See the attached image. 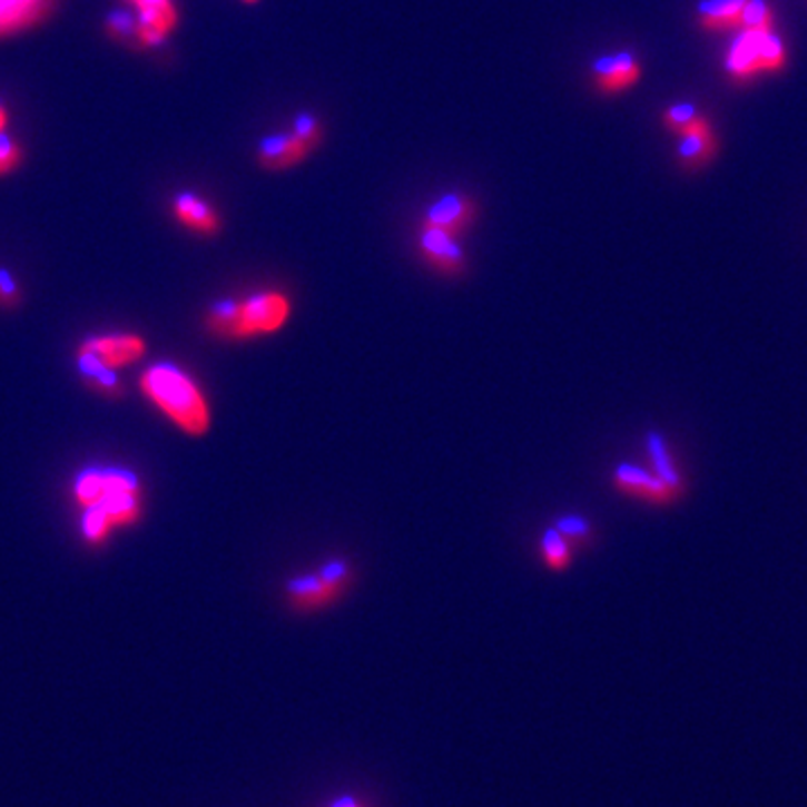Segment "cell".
<instances>
[{
    "mask_svg": "<svg viewBox=\"0 0 807 807\" xmlns=\"http://www.w3.org/2000/svg\"><path fill=\"white\" fill-rule=\"evenodd\" d=\"M126 3L137 21V48H159L180 28V8L176 0H126Z\"/></svg>",
    "mask_w": 807,
    "mask_h": 807,
    "instance_id": "ba28073f",
    "label": "cell"
},
{
    "mask_svg": "<svg viewBox=\"0 0 807 807\" xmlns=\"http://www.w3.org/2000/svg\"><path fill=\"white\" fill-rule=\"evenodd\" d=\"M171 214L178 225L187 232L214 238L223 232V216L220 211L200 194L180 191L171 200Z\"/></svg>",
    "mask_w": 807,
    "mask_h": 807,
    "instance_id": "7c38bea8",
    "label": "cell"
},
{
    "mask_svg": "<svg viewBox=\"0 0 807 807\" xmlns=\"http://www.w3.org/2000/svg\"><path fill=\"white\" fill-rule=\"evenodd\" d=\"M106 32L110 39L121 41V43H135V35H137V21L132 12L126 10H117L110 12L106 19Z\"/></svg>",
    "mask_w": 807,
    "mask_h": 807,
    "instance_id": "603a6c76",
    "label": "cell"
},
{
    "mask_svg": "<svg viewBox=\"0 0 807 807\" xmlns=\"http://www.w3.org/2000/svg\"><path fill=\"white\" fill-rule=\"evenodd\" d=\"M292 316V298L283 289H258L238 298L232 342H254L276 335Z\"/></svg>",
    "mask_w": 807,
    "mask_h": 807,
    "instance_id": "5b68a950",
    "label": "cell"
},
{
    "mask_svg": "<svg viewBox=\"0 0 807 807\" xmlns=\"http://www.w3.org/2000/svg\"><path fill=\"white\" fill-rule=\"evenodd\" d=\"M52 0H0V39L35 28L48 12Z\"/></svg>",
    "mask_w": 807,
    "mask_h": 807,
    "instance_id": "9a60e30c",
    "label": "cell"
},
{
    "mask_svg": "<svg viewBox=\"0 0 807 807\" xmlns=\"http://www.w3.org/2000/svg\"><path fill=\"white\" fill-rule=\"evenodd\" d=\"M641 79V63L630 50L603 55L592 63V83L606 97L630 90Z\"/></svg>",
    "mask_w": 807,
    "mask_h": 807,
    "instance_id": "8fae6325",
    "label": "cell"
},
{
    "mask_svg": "<svg viewBox=\"0 0 807 807\" xmlns=\"http://www.w3.org/2000/svg\"><path fill=\"white\" fill-rule=\"evenodd\" d=\"M541 561L550 572H565L570 570L577 550L563 539V534L552 525L539 539Z\"/></svg>",
    "mask_w": 807,
    "mask_h": 807,
    "instance_id": "ac0fdd59",
    "label": "cell"
},
{
    "mask_svg": "<svg viewBox=\"0 0 807 807\" xmlns=\"http://www.w3.org/2000/svg\"><path fill=\"white\" fill-rule=\"evenodd\" d=\"M331 807H362V805H360V800H357V798H353V796H342V798H337Z\"/></svg>",
    "mask_w": 807,
    "mask_h": 807,
    "instance_id": "83f0119b",
    "label": "cell"
},
{
    "mask_svg": "<svg viewBox=\"0 0 807 807\" xmlns=\"http://www.w3.org/2000/svg\"><path fill=\"white\" fill-rule=\"evenodd\" d=\"M141 395L176 429L191 437L211 431V404L200 384L178 364L159 362L139 377Z\"/></svg>",
    "mask_w": 807,
    "mask_h": 807,
    "instance_id": "7a4b0ae2",
    "label": "cell"
},
{
    "mask_svg": "<svg viewBox=\"0 0 807 807\" xmlns=\"http://www.w3.org/2000/svg\"><path fill=\"white\" fill-rule=\"evenodd\" d=\"M21 298L19 281L8 269H0V307H14Z\"/></svg>",
    "mask_w": 807,
    "mask_h": 807,
    "instance_id": "484cf974",
    "label": "cell"
},
{
    "mask_svg": "<svg viewBox=\"0 0 807 807\" xmlns=\"http://www.w3.org/2000/svg\"><path fill=\"white\" fill-rule=\"evenodd\" d=\"M417 254L429 269L444 278L464 276L469 269V256L460 245V238L435 232L422 229L417 234Z\"/></svg>",
    "mask_w": 807,
    "mask_h": 807,
    "instance_id": "30bf717a",
    "label": "cell"
},
{
    "mask_svg": "<svg viewBox=\"0 0 807 807\" xmlns=\"http://www.w3.org/2000/svg\"><path fill=\"white\" fill-rule=\"evenodd\" d=\"M610 480L619 494L658 508L673 505L682 496V492L671 488L651 466H641L634 462H619Z\"/></svg>",
    "mask_w": 807,
    "mask_h": 807,
    "instance_id": "52a82bcc",
    "label": "cell"
},
{
    "mask_svg": "<svg viewBox=\"0 0 807 807\" xmlns=\"http://www.w3.org/2000/svg\"><path fill=\"white\" fill-rule=\"evenodd\" d=\"M478 220V205L471 196L449 191L435 198L420 218L422 229H435L455 238H462Z\"/></svg>",
    "mask_w": 807,
    "mask_h": 807,
    "instance_id": "9c48e42d",
    "label": "cell"
},
{
    "mask_svg": "<svg viewBox=\"0 0 807 807\" xmlns=\"http://www.w3.org/2000/svg\"><path fill=\"white\" fill-rule=\"evenodd\" d=\"M146 355V339L135 333H106L88 337L77 348L79 371L117 373Z\"/></svg>",
    "mask_w": 807,
    "mask_h": 807,
    "instance_id": "8992f818",
    "label": "cell"
},
{
    "mask_svg": "<svg viewBox=\"0 0 807 807\" xmlns=\"http://www.w3.org/2000/svg\"><path fill=\"white\" fill-rule=\"evenodd\" d=\"M88 388L101 397H119L124 393V384L117 380V373L106 371H81Z\"/></svg>",
    "mask_w": 807,
    "mask_h": 807,
    "instance_id": "d4e9b609",
    "label": "cell"
},
{
    "mask_svg": "<svg viewBox=\"0 0 807 807\" xmlns=\"http://www.w3.org/2000/svg\"><path fill=\"white\" fill-rule=\"evenodd\" d=\"M312 155V150L289 132H272L258 141L256 161L263 171L281 174L289 171Z\"/></svg>",
    "mask_w": 807,
    "mask_h": 807,
    "instance_id": "4fadbf2b",
    "label": "cell"
},
{
    "mask_svg": "<svg viewBox=\"0 0 807 807\" xmlns=\"http://www.w3.org/2000/svg\"><path fill=\"white\" fill-rule=\"evenodd\" d=\"M240 3H245V6H256V3H260V0H240Z\"/></svg>",
    "mask_w": 807,
    "mask_h": 807,
    "instance_id": "f1b7e54d",
    "label": "cell"
},
{
    "mask_svg": "<svg viewBox=\"0 0 807 807\" xmlns=\"http://www.w3.org/2000/svg\"><path fill=\"white\" fill-rule=\"evenodd\" d=\"M740 30H774V12L767 0H747L740 17Z\"/></svg>",
    "mask_w": 807,
    "mask_h": 807,
    "instance_id": "44dd1931",
    "label": "cell"
},
{
    "mask_svg": "<svg viewBox=\"0 0 807 807\" xmlns=\"http://www.w3.org/2000/svg\"><path fill=\"white\" fill-rule=\"evenodd\" d=\"M292 135L296 139H301L312 152L321 146L323 137H326V132H323V124L314 115H309V112H301V115L294 117V121H292Z\"/></svg>",
    "mask_w": 807,
    "mask_h": 807,
    "instance_id": "ffe728a7",
    "label": "cell"
},
{
    "mask_svg": "<svg viewBox=\"0 0 807 807\" xmlns=\"http://www.w3.org/2000/svg\"><path fill=\"white\" fill-rule=\"evenodd\" d=\"M8 126H10V112H8V106L0 101V135L8 132Z\"/></svg>",
    "mask_w": 807,
    "mask_h": 807,
    "instance_id": "4316f807",
    "label": "cell"
},
{
    "mask_svg": "<svg viewBox=\"0 0 807 807\" xmlns=\"http://www.w3.org/2000/svg\"><path fill=\"white\" fill-rule=\"evenodd\" d=\"M747 0H700L698 23L709 32L740 30V17Z\"/></svg>",
    "mask_w": 807,
    "mask_h": 807,
    "instance_id": "2e32d148",
    "label": "cell"
},
{
    "mask_svg": "<svg viewBox=\"0 0 807 807\" xmlns=\"http://www.w3.org/2000/svg\"><path fill=\"white\" fill-rule=\"evenodd\" d=\"M81 510V534L90 548H101L119 530L132 528L144 516L139 478L121 466L83 469L72 484Z\"/></svg>",
    "mask_w": 807,
    "mask_h": 807,
    "instance_id": "6da1fadb",
    "label": "cell"
},
{
    "mask_svg": "<svg viewBox=\"0 0 807 807\" xmlns=\"http://www.w3.org/2000/svg\"><path fill=\"white\" fill-rule=\"evenodd\" d=\"M646 451H649V460H651V469L667 480L671 488H676L678 492H685V475L673 457V451L667 442V437L658 431H651L646 435Z\"/></svg>",
    "mask_w": 807,
    "mask_h": 807,
    "instance_id": "e0dca14e",
    "label": "cell"
},
{
    "mask_svg": "<svg viewBox=\"0 0 807 807\" xmlns=\"http://www.w3.org/2000/svg\"><path fill=\"white\" fill-rule=\"evenodd\" d=\"M725 66L738 81H747L762 72H778L787 66L785 43L774 30H738Z\"/></svg>",
    "mask_w": 807,
    "mask_h": 807,
    "instance_id": "277c9868",
    "label": "cell"
},
{
    "mask_svg": "<svg viewBox=\"0 0 807 807\" xmlns=\"http://www.w3.org/2000/svg\"><path fill=\"white\" fill-rule=\"evenodd\" d=\"M702 117V112H698V108L693 106V104H673V106H669L667 110H665V115H662V121H665V126L671 130V132H676V135H680V132H685L689 126H693L698 119Z\"/></svg>",
    "mask_w": 807,
    "mask_h": 807,
    "instance_id": "cb8c5ba5",
    "label": "cell"
},
{
    "mask_svg": "<svg viewBox=\"0 0 807 807\" xmlns=\"http://www.w3.org/2000/svg\"><path fill=\"white\" fill-rule=\"evenodd\" d=\"M678 161L685 169H700L716 157L718 150V141H716V132L709 124V119L702 115L693 126H689L685 132L678 135Z\"/></svg>",
    "mask_w": 807,
    "mask_h": 807,
    "instance_id": "5bb4252c",
    "label": "cell"
},
{
    "mask_svg": "<svg viewBox=\"0 0 807 807\" xmlns=\"http://www.w3.org/2000/svg\"><path fill=\"white\" fill-rule=\"evenodd\" d=\"M357 572L346 557H331L314 570L289 577L283 585L285 603L296 614H314L337 606L355 585Z\"/></svg>",
    "mask_w": 807,
    "mask_h": 807,
    "instance_id": "3957f363",
    "label": "cell"
},
{
    "mask_svg": "<svg viewBox=\"0 0 807 807\" xmlns=\"http://www.w3.org/2000/svg\"><path fill=\"white\" fill-rule=\"evenodd\" d=\"M23 146L10 132L0 135V178L12 176L23 165Z\"/></svg>",
    "mask_w": 807,
    "mask_h": 807,
    "instance_id": "7402d4cb",
    "label": "cell"
},
{
    "mask_svg": "<svg viewBox=\"0 0 807 807\" xmlns=\"http://www.w3.org/2000/svg\"><path fill=\"white\" fill-rule=\"evenodd\" d=\"M554 528L563 534V539L579 552L583 548H590L594 541V525L581 516V514H565L554 521Z\"/></svg>",
    "mask_w": 807,
    "mask_h": 807,
    "instance_id": "d6986e66",
    "label": "cell"
}]
</instances>
